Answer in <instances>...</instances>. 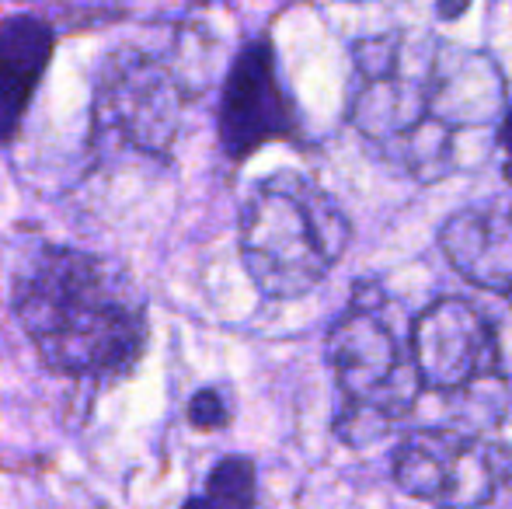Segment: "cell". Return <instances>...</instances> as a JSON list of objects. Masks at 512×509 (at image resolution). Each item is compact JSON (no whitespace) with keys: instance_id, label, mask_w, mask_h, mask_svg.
<instances>
[{"instance_id":"obj_2","label":"cell","mask_w":512,"mask_h":509,"mask_svg":"<svg viewBox=\"0 0 512 509\" xmlns=\"http://www.w3.org/2000/svg\"><path fill=\"white\" fill-rule=\"evenodd\" d=\"M7 304L39 363L63 381H129L150 349L147 293L112 255L39 241L14 262Z\"/></svg>"},{"instance_id":"obj_1","label":"cell","mask_w":512,"mask_h":509,"mask_svg":"<svg viewBox=\"0 0 512 509\" xmlns=\"http://www.w3.org/2000/svg\"><path fill=\"white\" fill-rule=\"evenodd\" d=\"M509 84L499 60L429 32L352 42L345 119L398 171L436 182L467 164V136L495 129Z\"/></svg>"},{"instance_id":"obj_5","label":"cell","mask_w":512,"mask_h":509,"mask_svg":"<svg viewBox=\"0 0 512 509\" xmlns=\"http://www.w3.org/2000/svg\"><path fill=\"white\" fill-rule=\"evenodd\" d=\"M189 98L168 56L143 46L108 49L91 84V157L98 164L112 157L168 164L182 136Z\"/></svg>"},{"instance_id":"obj_4","label":"cell","mask_w":512,"mask_h":509,"mask_svg":"<svg viewBox=\"0 0 512 509\" xmlns=\"http://www.w3.org/2000/svg\"><path fill=\"white\" fill-rule=\"evenodd\" d=\"M352 220L300 171H272L248 189L237 213V252L265 300H300L349 252Z\"/></svg>"},{"instance_id":"obj_7","label":"cell","mask_w":512,"mask_h":509,"mask_svg":"<svg viewBox=\"0 0 512 509\" xmlns=\"http://www.w3.org/2000/svg\"><path fill=\"white\" fill-rule=\"evenodd\" d=\"M216 140L230 164H244L265 143H300L297 102L279 77V56L269 35L248 39L223 77L216 105Z\"/></svg>"},{"instance_id":"obj_12","label":"cell","mask_w":512,"mask_h":509,"mask_svg":"<svg viewBox=\"0 0 512 509\" xmlns=\"http://www.w3.org/2000/svg\"><path fill=\"white\" fill-rule=\"evenodd\" d=\"M185 422L196 433H220L234 422V394L227 384H206L185 401Z\"/></svg>"},{"instance_id":"obj_10","label":"cell","mask_w":512,"mask_h":509,"mask_svg":"<svg viewBox=\"0 0 512 509\" xmlns=\"http://www.w3.org/2000/svg\"><path fill=\"white\" fill-rule=\"evenodd\" d=\"M56 42V25L39 14H11L0 21V147H11L21 136L28 109L49 74Z\"/></svg>"},{"instance_id":"obj_8","label":"cell","mask_w":512,"mask_h":509,"mask_svg":"<svg viewBox=\"0 0 512 509\" xmlns=\"http://www.w3.org/2000/svg\"><path fill=\"white\" fill-rule=\"evenodd\" d=\"M408 346L422 391L464 394L502 374V339L474 300L439 297L408 321Z\"/></svg>"},{"instance_id":"obj_3","label":"cell","mask_w":512,"mask_h":509,"mask_svg":"<svg viewBox=\"0 0 512 509\" xmlns=\"http://www.w3.org/2000/svg\"><path fill=\"white\" fill-rule=\"evenodd\" d=\"M324 360L338 391L331 429L352 450H366L394 433L422 394L408 321L377 279H359L352 286L349 304L328 328Z\"/></svg>"},{"instance_id":"obj_9","label":"cell","mask_w":512,"mask_h":509,"mask_svg":"<svg viewBox=\"0 0 512 509\" xmlns=\"http://www.w3.org/2000/svg\"><path fill=\"white\" fill-rule=\"evenodd\" d=\"M439 248L471 286L512 300V192L450 213Z\"/></svg>"},{"instance_id":"obj_6","label":"cell","mask_w":512,"mask_h":509,"mask_svg":"<svg viewBox=\"0 0 512 509\" xmlns=\"http://www.w3.org/2000/svg\"><path fill=\"white\" fill-rule=\"evenodd\" d=\"M405 496L436 509H485L512 482V450L492 436L453 426L408 429L391 454Z\"/></svg>"},{"instance_id":"obj_13","label":"cell","mask_w":512,"mask_h":509,"mask_svg":"<svg viewBox=\"0 0 512 509\" xmlns=\"http://www.w3.org/2000/svg\"><path fill=\"white\" fill-rule=\"evenodd\" d=\"M467 4H471V0H436V14L443 21H453L467 11Z\"/></svg>"},{"instance_id":"obj_11","label":"cell","mask_w":512,"mask_h":509,"mask_svg":"<svg viewBox=\"0 0 512 509\" xmlns=\"http://www.w3.org/2000/svg\"><path fill=\"white\" fill-rule=\"evenodd\" d=\"M182 509H258V468L251 457L227 454L206 471L203 485L182 499Z\"/></svg>"}]
</instances>
